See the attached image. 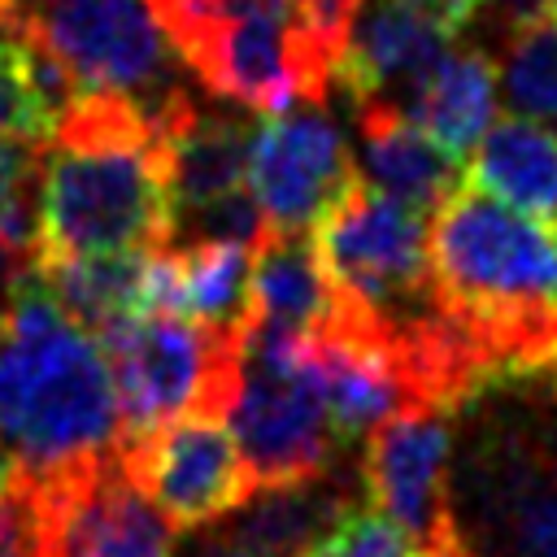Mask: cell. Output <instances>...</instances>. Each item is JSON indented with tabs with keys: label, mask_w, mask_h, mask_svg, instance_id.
<instances>
[{
	"label": "cell",
	"mask_w": 557,
	"mask_h": 557,
	"mask_svg": "<svg viewBox=\"0 0 557 557\" xmlns=\"http://www.w3.org/2000/svg\"><path fill=\"white\" fill-rule=\"evenodd\" d=\"M44 152L35 257L152 252L170 244L165 148L135 104L74 96Z\"/></svg>",
	"instance_id": "obj_3"
},
{
	"label": "cell",
	"mask_w": 557,
	"mask_h": 557,
	"mask_svg": "<svg viewBox=\"0 0 557 557\" xmlns=\"http://www.w3.org/2000/svg\"><path fill=\"white\" fill-rule=\"evenodd\" d=\"M30 4H35V0H13V22H17V13H22V9H30Z\"/></svg>",
	"instance_id": "obj_32"
},
{
	"label": "cell",
	"mask_w": 557,
	"mask_h": 557,
	"mask_svg": "<svg viewBox=\"0 0 557 557\" xmlns=\"http://www.w3.org/2000/svg\"><path fill=\"white\" fill-rule=\"evenodd\" d=\"M466 183L557 226V131L531 117H500L470 152Z\"/></svg>",
	"instance_id": "obj_19"
},
{
	"label": "cell",
	"mask_w": 557,
	"mask_h": 557,
	"mask_svg": "<svg viewBox=\"0 0 557 557\" xmlns=\"http://www.w3.org/2000/svg\"><path fill=\"white\" fill-rule=\"evenodd\" d=\"M409 122L435 139L457 165L470 161L496 113V65L483 48H453L426 83L405 100Z\"/></svg>",
	"instance_id": "obj_18"
},
{
	"label": "cell",
	"mask_w": 557,
	"mask_h": 557,
	"mask_svg": "<svg viewBox=\"0 0 557 557\" xmlns=\"http://www.w3.org/2000/svg\"><path fill=\"white\" fill-rule=\"evenodd\" d=\"M248 292H252V322L292 335L322 331L339 309V292L326 278L309 231L265 226L261 239L252 244Z\"/></svg>",
	"instance_id": "obj_16"
},
{
	"label": "cell",
	"mask_w": 557,
	"mask_h": 557,
	"mask_svg": "<svg viewBox=\"0 0 557 557\" xmlns=\"http://www.w3.org/2000/svg\"><path fill=\"white\" fill-rule=\"evenodd\" d=\"M183 65L257 113L322 104L335 52L309 0H148Z\"/></svg>",
	"instance_id": "obj_4"
},
{
	"label": "cell",
	"mask_w": 557,
	"mask_h": 557,
	"mask_svg": "<svg viewBox=\"0 0 557 557\" xmlns=\"http://www.w3.org/2000/svg\"><path fill=\"white\" fill-rule=\"evenodd\" d=\"M17 479V470H13V461H9V453H4V444H0V487H9Z\"/></svg>",
	"instance_id": "obj_30"
},
{
	"label": "cell",
	"mask_w": 557,
	"mask_h": 557,
	"mask_svg": "<svg viewBox=\"0 0 557 557\" xmlns=\"http://www.w3.org/2000/svg\"><path fill=\"white\" fill-rule=\"evenodd\" d=\"M357 183L348 144L322 104L265 113L248 139V191L265 226L305 231Z\"/></svg>",
	"instance_id": "obj_12"
},
{
	"label": "cell",
	"mask_w": 557,
	"mask_h": 557,
	"mask_svg": "<svg viewBox=\"0 0 557 557\" xmlns=\"http://www.w3.org/2000/svg\"><path fill=\"white\" fill-rule=\"evenodd\" d=\"M248 139L252 126L222 109L191 104L161 131L165 183H170V231L191 213L248 187Z\"/></svg>",
	"instance_id": "obj_15"
},
{
	"label": "cell",
	"mask_w": 557,
	"mask_h": 557,
	"mask_svg": "<svg viewBox=\"0 0 557 557\" xmlns=\"http://www.w3.org/2000/svg\"><path fill=\"white\" fill-rule=\"evenodd\" d=\"M500 57H505L500 61L505 96L518 109V117H531L557 131V0L535 17L505 26Z\"/></svg>",
	"instance_id": "obj_24"
},
{
	"label": "cell",
	"mask_w": 557,
	"mask_h": 557,
	"mask_svg": "<svg viewBox=\"0 0 557 557\" xmlns=\"http://www.w3.org/2000/svg\"><path fill=\"white\" fill-rule=\"evenodd\" d=\"M400 4L413 9L418 17H426L431 26H440L448 39L457 30H466L479 17V9H483V0H400Z\"/></svg>",
	"instance_id": "obj_28"
},
{
	"label": "cell",
	"mask_w": 557,
	"mask_h": 557,
	"mask_svg": "<svg viewBox=\"0 0 557 557\" xmlns=\"http://www.w3.org/2000/svg\"><path fill=\"white\" fill-rule=\"evenodd\" d=\"M352 113H357V139L370 187L422 213H435L457 191V161L435 139H426L400 104L366 100L352 104Z\"/></svg>",
	"instance_id": "obj_17"
},
{
	"label": "cell",
	"mask_w": 557,
	"mask_h": 557,
	"mask_svg": "<svg viewBox=\"0 0 557 557\" xmlns=\"http://www.w3.org/2000/svg\"><path fill=\"white\" fill-rule=\"evenodd\" d=\"M448 52L453 39L400 0H361L335 52L331 83L352 104L387 100L405 109V100L426 83V74Z\"/></svg>",
	"instance_id": "obj_14"
},
{
	"label": "cell",
	"mask_w": 557,
	"mask_h": 557,
	"mask_svg": "<svg viewBox=\"0 0 557 557\" xmlns=\"http://www.w3.org/2000/svg\"><path fill=\"white\" fill-rule=\"evenodd\" d=\"M239 335L183 313H131L100 331L122 405V444L196 409L226 418L239 387Z\"/></svg>",
	"instance_id": "obj_7"
},
{
	"label": "cell",
	"mask_w": 557,
	"mask_h": 557,
	"mask_svg": "<svg viewBox=\"0 0 557 557\" xmlns=\"http://www.w3.org/2000/svg\"><path fill=\"white\" fill-rule=\"evenodd\" d=\"M0 30H13V0H0Z\"/></svg>",
	"instance_id": "obj_31"
},
{
	"label": "cell",
	"mask_w": 557,
	"mask_h": 557,
	"mask_svg": "<svg viewBox=\"0 0 557 557\" xmlns=\"http://www.w3.org/2000/svg\"><path fill=\"white\" fill-rule=\"evenodd\" d=\"M544 374H548V379H557V352H553V361L544 366Z\"/></svg>",
	"instance_id": "obj_33"
},
{
	"label": "cell",
	"mask_w": 557,
	"mask_h": 557,
	"mask_svg": "<svg viewBox=\"0 0 557 557\" xmlns=\"http://www.w3.org/2000/svg\"><path fill=\"white\" fill-rule=\"evenodd\" d=\"M39 148L0 135V252L30 261L39 248Z\"/></svg>",
	"instance_id": "obj_25"
},
{
	"label": "cell",
	"mask_w": 557,
	"mask_h": 557,
	"mask_svg": "<svg viewBox=\"0 0 557 557\" xmlns=\"http://www.w3.org/2000/svg\"><path fill=\"white\" fill-rule=\"evenodd\" d=\"M461 496L474 513L453 522L448 557H557V461H474Z\"/></svg>",
	"instance_id": "obj_13"
},
{
	"label": "cell",
	"mask_w": 557,
	"mask_h": 557,
	"mask_svg": "<svg viewBox=\"0 0 557 557\" xmlns=\"http://www.w3.org/2000/svg\"><path fill=\"white\" fill-rule=\"evenodd\" d=\"M435 305L461 322L492 361L544 370L557 352V226L457 187L426 226Z\"/></svg>",
	"instance_id": "obj_2"
},
{
	"label": "cell",
	"mask_w": 557,
	"mask_h": 557,
	"mask_svg": "<svg viewBox=\"0 0 557 557\" xmlns=\"http://www.w3.org/2000/svg\"><path fill=\"white\" fill-rule=\"evenodd\" d=\"M448 444V413L409 405L383 418L361 448L366 505L387 513L426 557H444L453 548Z\"/></svg>",
	"instance_id": "obj_11"
},
{
	"label": "cell",
	"mask_w": 557,
	"mask_h": 557,
	"mask_svg": "<svg viewBox=\"0 0 557 557\" xmlns=\"http://www.w3.org/2000/svg\"><path fill=\"white\" fill-rule=\"evenodd\" d=\"M13 30L57 61L70 100H126L157 131L196 104L183 78V57L148 0H35L17 13Z\"/></svg>",
	"instance_id": "obj_5"
},
{
	"label": "cell",
	"mask_w": 557,
	"mask_h": 557,
	"mask_svg": "<svg viewBox=\"0 0 557 557\" xmlns=\"http://www.w3.org/2000/svg\"><path fill=\"white\" fill-rule=\"evenodd\" d=\"M70 104V83L57 61L22 30H0V135L44 148Z\"/></svg>",
	"instance_id": "obj_23"
},
{
	"label": "cell",
	"mask_w": 557,
	"mask_h": 557,
	"mask_svg": "<svg viewBox=\"0 0 557 557\" xmlns=\"http://www.w3.org/2000/svg\"><path fill=\"white\" fill-rule=\"evenodd\" d=\"M165 248L174 252V270H178V313L213 331H244L252 318V292H248L252 244L191 239Z\"/></svg>",
	"instance_id": "obj_21"
},
{
	"label": "cell",
	"mask_w": 557,
	"mask_h": 557,
	"mask_svg": "<svg viewBox=\"0 0 557 557\" xmlns=\"http://www.w3.org/2000/svg\"><path fill=\"white\" fill-rule=\"evenodd\" d=\"M26 487L39 557H170L174 548V522L135 483L122 448Z\"/></svg>",
	"instance_id": "obj_9"
},
{
	"label": "cell",
	"mask_w": 557,
	"mask_h": 557,
	"mask_svg": "<svg viewBox=\"0 0 557 557\" xmlns=\"http://www.w3.org/2000/svg\"><path fill=\"white\" fill-rule=\"evenodd\" d=\"M57 305L91 335L139 309L144 252H100V257H35Z\"/></svg>",
	"instance_id": "obj_22"
},
{
	"label": "cell",
	"mask_w": 557,
	"mask_h": 557,
	"mask_svg": "<svg viewBox=\"0 0 557 557\" xmlns=\"http://www.w3.org/2000/svg\"><path fill=\"white\" fill-rule=\"evenodd\" d=\"M348 505L352 496L331 470L322 479L252 492L235 513H226V531L244 557H300Z\"/></svg>",
	"instance_id": "obj_20"
},
{
	"label": "cell",
	"mask_w": 557,
	"mask_h": 557,
	"mask_svg": "<svg viewBox=\"0 0 557 557\" xmlns=\"http://www.w3.org/2000/svg\"><path fill=\"white\" fill-rule=\"evenodd\" d=\"M300 557H426L374 505H348Z\"/></svg>",
	"instance_id": "obj_26"
},
{
	"label": "cell",
	"mask_w": 557,
	"mask_h": 557,
	"mask_svg": "<svg viewBox=\"0 0 557 557\" xmlns=\"http://www.w3.org/2000/svg\"><path fill=\"white\" fill-rule=\"evenodd\" d=\"M0 557H39L35 544V500L22 479L0 487Z\"/></svg>",
	"instance_id": "obj_27"
},
{
	"label": "cell",
	"mask_w": 557,
	"mask_h": 557,
	"mask_svg": "<svg viewBox=\"0 0 557 557\" xmlns=\"http://www.w3.org/2000/svg\"><path fill=\"white\" fill-rule=\"evenodd\" d=\"M444 557H448V553H444Z\"/></svg>",
	"instance_id": "obj_34"
},
{
	"label": "cell",
	"mask_w": 557,
	"mask_h": 557,
	"mask_svg": "<svg viewBox=\"0 0 557 557\" xmlns=\"http://www.w3.org/2000/svg\"><path fill=\"white\" fill-rule=\"evenodd\" d=\"M170 557H244V553H239V544L231 540L226 522L218 518V522L191 527V535H187L178 548H170Z\"/></svg>",
	"instance_id": "obj_29"
},
{
	"label": "cell",
	"mask_w": 557,
	"mask_h": 557,
	"mask_svg": "<svg viewBox=\"0 0 557 557\" xmlns=\"http://www.w3.org/2000/svg\"><path fill=\"white\" fill-rule=\"evenodd\" d=\"M122 461L148 500L174 527H205L235 513L252 492V474L222 413H183L135 444H122Z\"/></svg>",
	"instance_id": "obj_10"
},
{
	"label": "cell",
	"mask_w": 557,
	"mask_h": 557,
	"mask_svg": "<svg viewBox=\"0 0 557 557\" xmlns=\"http://www.w3.org/2000/svg\"><path fill=\"white\" fill-rule=\"evenodd\" d=\"M0 444L22 483H48L122 448L109 357L44 283L35 257L0 313Z\"/></svg>",
	"instance_id": "obj_1"
},
{
	"label": "cell",
	"mask_w": 557,
	"mask_h": 557,
	"mask_svg": "<svg viewBox=\"0 0 557 557\" xmlns=\"http://www.w3.org/2000/svg\"><path fill=\"white\" fill-rule=\"evenodd\" d=\"M226 426L257 487L322 479L335 470V435L305 352V335L248 318L239 335V387Z\"/></svg>",
	"instance_id": "obj_6"
},
{
	"label": "cell",
	"mask_w": 557,
	"mask_h": 557,
	"mask_svg": "<svg viewBox=\"0 0 557 557\" xmlns=\"http://www.w3.org/2000/svg\"><path fill=\"white\" fill-rule=\"evenodd\" d=\"M313 248L339 300L370 318L409 322L435 305L426 213L361 178L313 222Z\"/></svg>",
	"instance_id": "obj_8"
}]
</instances>
